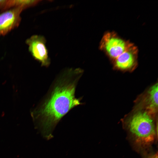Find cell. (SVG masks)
Returning a JSON list of instances; mask_svg holds the SVG:
<instances>
[{
  "label": "cell",
  "mask_w": 158,
  "mask_h": 158,
  "mask_svg": "<svg viewBox=\"0 0 158 158\" xmlns=\"http://www.w3.org/2000/svg\"><path fill=\"white\" fill-rule=\"evenodd\" d=\"M83 71L80 68H71L61 73L33 112L48 139L52 137L53 131L61 118L73 108L83 104L81 99L75 97V92Z\"/></svg>",
  "instance_id": "cell-1"
},
{
  "label": "cell",
  "mask_w": 158,
  "mask_h": 158,
  "mask_svg": "<svg viewBox=\"0 0 158 158\" xmlns=\"http://www.w3.org/2000/svg\"><path fill=\"white\" fill-rule=\"evenodd\" d=\"M127 128L135 142L142 146L151 144L156 138L154 121L147 111H138L133 114L128 121Z\"/></svg>",
  "instance_id": "cell-2"
},
{
  "label": "cell",
  "mask_w": 158,
  "mask_h": 158,
  "mask_svg": "<svg viewBox=\"0 0 158 158\" xmlns=\"http://www.w3.org/2000/svg\"><path fill=\"white\" fill-rule=\"evenodd\" d=\"M131 43L114 32L108 31L103 35L99 47L100 50L113 61L126 51Z\"/></svg>",
  "instance_id": "cell-3"
},
{
  "label": "cell",
  "mask_w": 158,
  "mask_h": 158,
  "mask_svg": "<svg viewBox=\"0 0 158 158\" xmlns=\"http://www.w3.org/2000/svg\"><path fill=\"white\" fill-rule=\"evenodd\" d=\"M25 43L33 58L41 63L42 66L48 67L50 63L46 46V40L42 36L34 35L27 39Z\"/></svg>",
  "instance_id": "cell-4"
},
{
  "label": "cell",
  "mask_w": 158,
  "mask_h": 158,
  "mask_svg": "<svg viewBox=\"0 0 158 158\" xmlns=\"http://www.w3.org/2000/svg\"><path fill=\"white\" fill-rule=\"evenodd\" d=\"M23 10L21 7H14L0 14V36L6 35L19 25L20 14Z\"/></svg>",
  "instance_id": "cell-5"
},
{
  "label": "cell",
  "mask_w": 158,
  "mask_h": 158,
  "mask_svg": "<svg viewBox=\"0 0 158 158\" xmlns=\"http://www.w3.org/2000/svg\"><path fill=\"white\" fill-rule=\"evenodd\" d=\"M138 54L137 47L132 42L126 51L113 61L115 66L123 70L133 68L137 64Z\"/></svg>",
  "instance_id": "cell-6"
},
{
  "label": "cell",
  "mask_w": 158,
  "mask_h": 158,
  "mask_svg": "<svg viewBox=\"0 0 158 158\" xmlns=\"http://www.w3.org/2000/svg\"><path fill=\"white\" fill-rule=\"evenodd\" d=\"M41 0H8L6 5V10L14 7H21L25 9L37 4Z\"/></svg>",
  "instance_id": "cell-7"
},
{
  "label": "cell",
  "mask_w": 158,
  "mask_h": 158,
  "mask_svg": "<svg viewBox=\"0 0 158 158\" xmlns=\"http://www.w3.org/2000/svg\"><path fill=\"white\" fill-rule=\"evenodd\" d=\"M147 102L148 108L151 112L155 111L158 105V85L155 84L152 86L148 91Z\"/></svg>",
  "instance_id": "cell-8"
},
{
  "label": "cell",
  "mask_w": 158,
  "mask_h": 158,
  "mask_svg": "<svg viewBox=\"0 0 158 158\" xmlns=\"http://www.w3.org/2000/svg\"><path fill=\"white\" fill-rule=\"evenodd\" d=\"M8 0H0V10L1 11H5L6 5Z\"/></svg>",
  "instance_id": "cell-9"
},
{
  "label": "cell",
  "mask_w": 158,
  "mask_h": 158,
  "mask_svg": "<svg viewBox=\"0 0 158 158\" xmlns=\"http://www.w3.org/2000/svg\"><path fill=\"white\" fill-rule=\"evenodd\" d=\"M147 158H158L157 153L150 155Z\"/></svg>",
  "instance_id": "cell-10"
}]
</instances>
